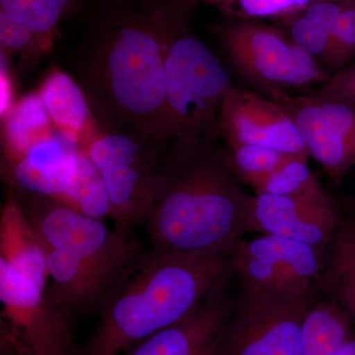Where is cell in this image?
<instances>
[{"instance_id":"6da1fadb","label":"cell","mask_w":355,"mask_h":355,"mask_svg":"<svg viewBox=\"0 0 355 355\" xmlns=\"http://www.w3.org/2000/svg\"><path fill=\"white\" fill-rule=\"evenodd\" d=\"M214 144H173L161 157L150 247L191 257L230 256L246 234L251 195Z\"/></svg>"},{"instance_id":"7a4b0ae2","label":"cell","mask_w":355,"mask_h":355,"mask_svg":"<svg viewBox=\"0 0 355 355\" xmlns=\"http://www.w3.org/2000/svg\"><path fill=\"white\" fill-rule=\"evenodd\" d=\"M233 275L230 256L191 257L137 249L103 299L83 355H123L178 323Z\"/></svg>"},{"instance_id":"3957f363","label":"cell","mask_w":355,"mask_h":355,"mask_svg":"<svg viewBox=\"0 0 355 355\" xmlns=\"http://www.w3.org/2000/svg\"><path fill=\"white\" fill-rule=\"evenodd\" d=\"M184 32L170 9L154 8L112 21L96 43L93 80L107 111L160 150L171 146L166 112V60Z\"/></svg>"},{"instance_id":"277c9868","label":"cell","mask_w":355,"mask_h":355,"mask_svg":"<svg viewBox=\"0 0 355 355\" xmlns=\"http://www.w3.org/2000/svg\"><path fill=\"white\" fill-rule=\"evenodd\" d=\"M230 72L203 42L182 32L166 60V112L171 146L214 144Z\"/></svg>"},{"instance_id":"5b68a950","label":"cell","mask_w":355,"mask_h":355,"mask_svg":"<svg viewBox=\"0 0 355 355\" xmlns=\"http://www.w3.org/2000/svg\"><path fill=\"white\" fill-rule=\"evenodd\" d=\"M87 153L103 178L114 228L128 237L153 212L161 157L150 142L127 130H104Z\"/></svg>"},{"instance_id":"8992f818","label":"cell","mask_w":355,"mask_h":355,"mask_svg":"<svg viewBox=\"0 0 355 355\" xmlns=\"http://www.w3.org/2000/svg\"><path fill=\"white\" fill-rule=\"evenodd\" d=\"M306 295L240 286L216 355H302Z\"/></svg>"},{"instance_id":"52a82bcc","label":"cell","mask_w":355,"mask_h":355,"mask_svg":"<svg viewBox=\"0 0 355 355\" xmlns=\"http://www.w3.org/2000/svg\"><path fill=\"white\" fill-rule=\"evenodd\" d=\"M218 34L240 76L266 97L279 91L319 86L331 76L288 34L270 26L234 23L220 28Z\"/></svg>"},{"instance_id":"ba28073f","label":"cell","mask_w":355,"mask_h":355,"mask_svg":"<svg viewBox=\"0 0 355 355\" xmlns=\"http://www.w3.org/2000/svg\"><path fill=\"white\" fill-rule=\"evenodd\" d=\"M28 221L44 246L64 250L111 286L139 248L116 228L70 209L55 198L15 191Z\"/></svg>"},{"instance_id":"9c48e42d","label":"cell","mask_w":355,"mask_h":355,"mask_svg":"<svg viewBox=\"0 0 355 355\" xmlns=\"http://www.w3.org/2000/svg\"><path fill=\"white\" fill-rule=\"evenodd\" d=\"M0 300L10 326L6 340L20 355H76L72 315L1 258Z\"/></svg>"},{"instance_id":"30bf717a","label":"cell","mask_w":355,"mask_h":355,"mask_svg":"<svg viewBox=\"0 0 355 355\" xmlns=\"http://www.w3.org/2000/svg\"><path fill=\"white\" fill-rule=\"evenodd\" d=\"M327 253L305 243L277 236L243 239L230 254L240 286L306 295L314 291Z\"/></svg>"},{"instance_id":"8fae6325","label":"cell","mask_w":355,"mask_h":355,"mask_svg":"<svg viewBox=\"0 0 355 355\" xmlns=\"http://www.w3.org/2000/svg\"><path fill=\"white\" fill-rule=\"evenodd\" d=\"M219 130L227 146L254 144L298 157L309 156L295 121L282 105L234 84L222 102Z\"/></svg>"},{"instance_id":"7c38bea8","label":"cell","mask_w":355,"mask_h":355,"mask_svg":"<svg viewBox=\"0 0 355 355\" xmlns=\"http://www.w3.org/2000/svg\"><path fill=\"white\" fill-rule=\"evenodd\" d=\"M340 212L330 196L251 195L245 212L246 233L277 236L328 252Z\"/></svg>"},{"instance_id":"4fadbf2b","label":"cell","mask_w":355,"mask_h":355,"mask_svg":"<svg viewBox=\"0 0 355 355\" xmlns=\"http://www.w3.org/2000/svg\"><path fill=\"white\" fill-rule=\"evenodd\" d=\"M234 275L190 316L148 336L123 355H216L234 307Z\"/></svg>"},{"instance_id":"5bb4252c","label":"cell","mask_w":355,"mask_h":355,"mask_svg":"<svg viewBox=\"0 0 355 355\" xmlns=\"http://www.w3.org/2000/svg\"><path fill=\"white\" fill-rule=\"evenodd\" d=\"M79 146L57 132L12 165L1 167L9 189L19 193L57 198L76 178Z\"/></svg>"},{"instance_id":"9a60e30c","label":"cell","mask_w":355,"mask_h":355,"mask_svg":"<svg viewBox=\"0 0 355 355\" xmlns=\"http://www.w3.org/2000/svg\"><path fill=\"white\" fill-rule=\"evenodd\" d=\"M53 127L87 151L104 132L83 89L62 70L53 69L38 89Z\"/></svg>"},{"instance_id":"2e32d148","label":"cell","mask_w":355,"mask_h":355,"mask_svg":"<svg viewBox=\"0 0 355 355\" xmlns=\"http://www.w3.org/2000/svg\"><path fill=\"white\" fill-rule=\"evenodd\" d=\"M44 249L51 298L72 316L89 308H100L108 284L74 254L55 248Z\"/></svg>"},{"instance_id":"e0dca14e","label":"cell","mask_w":355,"mask_h":355,"mask_svg":"<svg viewBox=\"0 0 355 355\" xmlns=\"http://www.w3.org/2000/svg\"><path fill=\"white\" fill-rule=\"evenodd\" d=\"M0 258L40 286L48 288L46 249L11 189L0 217Z\"/></svg>"},{"instance_id":"ac0fdd59","label":"cell","mask_w":355,"mask_h":355,"mask_svg":"<svg viewBox=\"0 0 355 355\" xmlns=\"http://www.w3.org/2000/svg\"><path fill=\"white\" fill-rule=\"evenodd\" d=\"M1 121V167L12 165L58 132L38 90L17 100Z\"/></svg>"},{"instance_id":"d6986e66","label":"cell","mask_w":355,"mask_h":355,"mask_svg":"<svg viewBox=\"0 0 355 355\" xmlns=\"http://www.w3.org/2000/svg\"><path fill=\"white\" fill-rule=\"evenodd\" d=\"M318 291L336 299L355 323V214H340Z\"/></svg>"},{"instance_id":"ffe728a7","label":"cell","mask_w":355,"mask_h":355,"mask_svg":"<svg viewBox=\"0 0 355 355\" xmlns=\"http://www.w3.org/2000/svg\"><path fill=\"white\" fill-rule=\"evenodd\" d=\"M354 329L345 308L330 296L320 297L317 291L303 323L302 355H345Z\"/></svg>"},{"instance_id":"44dd1931","label":"cell","mask_w":355,"mask_h":355,"mask_svg":"<svg viewBox=\"0 0 355 355\" xmlns=\"http://www.w3.org/2000/svg\"><path fill=\"white\" fill-rule=\"evenodd\" d=\"M74 2L76 0H0V13L31 30L49 53L60 34V23Z\"/></svg>"},{"instance_id":"7402d4cb","label":"cell","mask_w":355,"mask_h":355,"mask_svg":"<svg viewBox=\"0 0 355 355\" xmlns=\"http://www.w3.org/2000/svg\"><path fill=\"white\" fill-rule=\"evenodd\" d=\"M55 200L92 218L103 220L110 217L111 202L106 184L87 151L79 150L76 178Z\"/></svg>"},{"instance_id":"603a6c76","label":"cell","mask_w":355,"mask_h":355,"mask_svg":"<svg viewBox=\"0 0 355 355\" xmlns=\"http://www.w3.org/2000/svg\"><path fill=\"white\" fill-rule=\"evenodd\" d=\"M254 195L315 197L326 193L307 165V159L295 158L275 172L248 184Z\"/></svg>"},{"instance_id":"cb8c5ba5","label":"cell","mask_w":355,"mask_h":355,"mask_svg":"<svg viewBox=\"0 0 355 355\" xmlns=\"http://www.w3.org/2000/svg\"><path fill=\"white\" fill-rule=\"evenodd\" d=\"M225 157L238 179L247 186L275 172L289 161L302 158L270 147L254 144L227 146Z\"/></svg>"},{"instance_id":"d4e9b609","label":"cell","mask_w":355,"mask_h":355,"mask_svg":"<svg viewBox=\"0 0 355 355\" xmlns=\"http://www.w3.org/2000/svg\"><path fill=\"white\" fill-rule=\"evenodd\" d=\"M46 51L36 35L4 14L0 13V55L12 67L34 64Z\"/></svg>"},{"instance_id":"484cf974","label":"cell","mask_w":355,"mask_h":355,"mask_svg":"<svg viewBox=\"0 0 355 355\" xmlns=\"http://www.w3.org/2000/svg\"><path fill=\"white\" fill-rule=\"evenodd\" d=\"M286 17L291 18L288 34L291 38L326 67L333 37L330 30L310 19L302 11L289 14Z\"/></svg>"},{"instance_id":"4316f807","label":"cell","mask_w":355,"mask_h":355,"mask_svg":"<svg viewBox=\"0 0 355 355\" xmlns=\"http://www.w3.org/2000/svg\"><path fill=\"white\" fill-rule=\"evenodd\" d=\"M347 2L336 22L326 64L327 69L335 72L352 64L355 58V6Z\"/></svg>"},{"instance_id":"83f0119b","label":"cell","mask_w":355,"mask_h":355,"mask_svg":"<svg viewBox=\"0 0 355 355\" xmlns=\"http://www.w3.org/2000/svg\"><path fill=\"white\" fill-rule=\"evenodd\" d=\"M322 1L338 0H238L233 4L234 10H232V12L238 14L240 17L246 18L282 17L298 12L306 7Z\"/></svg>"},{"instance_id":"f1b7e54d","label":"cell","mask_w":355,"mask_h":355,"mask_svg":"<svg viewBox=\"0 0 355 355\" xmlns=\"http://www.w3.org/2000/svg\"><path fill=\"white\" fill-rule=\"evenodd\" d=\"M309 96L316 101L336 103L355 108V62L331 74Z\"/></svg>"},{"instance_id":"f546056e","label":"cell","mask_w":355,"mask_h":355,"mask_svg":"<svg viewBox=\"0 0 355 355\" xmlns=\"http://www.w3.org/2000/svg\"><path fill=\"white\" fill-rule=\"evenodd\" d=\"M15 94L12 67L0 55V121L10 113L17 102Z\"/></svg>"},{"instance_id":"4dcf8cb0","label":"cell","mask_w":355,"mask_h":355,"mask_svg":"<svg viewBox=\"0 0 355 355\" xmlns=\"http://www.w3.org/2000/svg\"><path fill=\"white\" fill-rule=\"evenodd\" d=\"M205 3L212 4V6H219L222 7H229L236 3L238 0H200Z\"/></svg>"},{"instance_id":"1f68e13d","label":"cell","mask_w":355,"mask_h":355,"mask_svg":"<svg viewBox=\"0 0 355 355\" xmlns=\"http://www.w3.org/2000/svg\"><path fill=\"white\" fill-rule=\"evenodd\" d=\"M345 355H355V329L352 338H350L349 345H347V350H345Z\"/></svg>"},{"instance_id":"d6a6232c","label":"cell","mask_w":355,"mask_h":355,"mask_svg":"<svg viewBox=\"0 0 355 355\" xmlns=\"http://www.w3.org/2000/svg\"><path fill=\"white\" fill-rule=\"evenodd\" d=\"M11 349H12V352H11L10 354H6L4 355H20L19 352H16L12 347H11Z\"/></svg>"}]
</instances>
